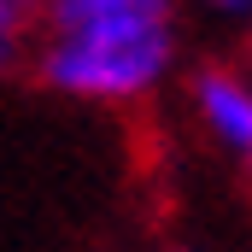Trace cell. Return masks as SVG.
Instances as JSON below:
<instances>
[{
    "mask_svg": "<svg viewBox=\"0 0 252 252\" xmlns=\"http://www.w3.org/2000/svg\"><path fill=\"white\" fill-rule=\"evenodd\" d=\"M176 0H47L35 76L82 106H135L176 70Z\"/></svg>",
    "mask_w": 252,
    "mask_h": 252,
    "instance_id": "6da1fadb",
    "label": "cell"
},
{
    "mask_svg": "<svg viewBox=\"0 0 252 252\" xmlns=\"http://www.w3.org/2000/svg\"><path fill=\"white\" fill-rule=\"evenodd\" d=\"M188 100L193 118L205 124V135L252 170V76L235 64H199L188 76Z\"/></svg>",
    "mask_w": 252,
    "mask_h": 252,
    "instance_id": "7a4b0ae2",
    "label": "cell"
},
{
    "mask_svg": "<svg viewBox=\"0 0 252 252\" xmlns=\"http://www.w3.org/2000/svg\"><path fill=\"white\" fill-rule=\"evenodd\" d=\"M41 6L47 0H0V76L30 53V41L41 35Z\"/></svg>",
    "mask_w": 252,
    "mask_h": 252,
    "instance_id": "3957f363",
    "label": "cell"
},
{
    "mask_svg": "<svg viewBox=\"0 0 252 252\" xmlns=\"http://www.w3.org/2000/svg\"><path fill=\"white\" fill-rule=\"evenodd\" d=\"M211 18H229V24H252V0H199Z\"/></svg>",
    "mask_w": 252,
    "mask_h": 252,
    "instance_id": "277c9868",
    "label": "cell"
},
{
    "mask_svg": "<svg viewBox=\"0 0 252 252\" xmlns=\"http://www.w3.org/2000/svg\"><path fill=\"white\" fill-rule=\"evenodd\" d=\"M170 252H193V247H170Z\"/></svg>",
    "mask_w": 252,
    "mask_h": 252,
    "instance_id": "5b68a950",
    "label": "cell"
},
{
    "mask_svg": "<svg viewBox=\"0 0 252 252\" xmlns=\"http://www.w3.org/2000/svg\"><path fill=\"white\" fill-rule=\"evenodd\" d=\"M247 76H252V70H247Z\"/></svg>",
    "mask_w": 252,
    "mask_h": 252,
    "instance_id": "8992f818",
    "label": "cell"
}]
</instances>
